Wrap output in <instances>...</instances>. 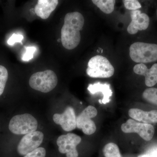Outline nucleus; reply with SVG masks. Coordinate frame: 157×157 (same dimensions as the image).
Listing matches in <instances>:
<instances>
[{
  "instance_id": "obj_1",
  "label": "nucleus",
  "mask_w": 157,
  "mask_h": 157,
  "mask_svg": "<svg viewBox=\"0 0 157 157\" xmlns=\"http://www.w3.org/2000/svg\"><path fill=\"white\" fill-rule=\"evenodd\" d=\"M84 24V17L79 12H70L66 14L61 30L62 44L66 49L72 50L79 44L80 31Z\"/></svg>"
},
{
  "instance_id": "obj_2",
  "label": "nucleus",
  "mask_w": 157,
  "mask_h": 157,
  "mask_svg": "<svg viewBox=\"0 0 157 157\" xmlns=\"http://www.w3.org/2000/svg\"><path fill=\"white\" fill-rule=\"evenodd\" d=\"M129 55L133 61L140 63L157 61V44L136 42L129 48Z\"/></svg>"
},
{
  "instance_id": "obj_3",
  "label": "nucleus",
  "mask_w": 157,
  "mask_h": 157,
  "mask_svg": "<svg viewBox=\"0 0 157 157\" xmlns=\"http://www.w3.org/2000/svg\"><path fill=\"white\" fill-rule=\"evenodd\" d=\"M86 71L92 78H107L113 75L114 68L107 58L97 55L90 59Z\"/></svg>"
},
{
  "instance_id": "obj_4",
  "label": "nucleus",
  "mask_w": 157,
  "mask_h": 157,
  "mask_svg": "<svg viewBox=\"0 0 157 157\" xmlns=\"http://www.w3.org/2000/svg\"><path fill=\"white\" fill-rule=\"evenodd\" d=\"M57 83L56 75L51 70L35 73L31 76L29 81L31 88L45 93L49 92L53 90Z\"/></svg>"
},
{
  "instance_id": "obj_5",
  "label": "nucleus",
  "mask_w": 157,
  "mask_h": 157,
  "mask_svg": "<svg viewBox=\"0 0 157 157\" xmlns=\"http://www.w3.org/2000/svg\"><path fill=\"white\" fill-rule=\"evenodd\" d=\"M37 120L29 113L13 117L10 121L9 129L15 135H27L36 132L38 128Z\"/></svg>"
},
{
  "instance_id": "obj_6",
  "label": "nucleus",
  "mask_w": 157,
  "mask_h": 157,
  "mask_svg": "<svg viewBox=\"0 0 157 157\" xmlns=\"http://www.w3.org/2000/svg\"><path fill=\"white\" fill-rule=\"evenodd\" d=\"M121 129L125 133H137L146 141L151 140L155 134L154 127L151 124L142 123L131 119L123 124Z\"/></svg>"
},
{
  "instance_id": "obj_7",
  "label": "nucleus",
  "mask_w": 157,
  "mask_h": 157,
  "mask_svg": "<svg viewBox=\"0 0 157 157\" xmlns=\"http://www.w3.org/2000/svg\"><path fill=\"white\" fill-rule=\"evenodd\" d=\"M81 138L73 133L60 136L57 140V144L61 153L66 154L67 157H78L76 147L81 142Z\"/></svg>"
},
{
  "instance_id": "obj_8",
  "label": "nucleus",
  "mask_w": 157,
  "mask_h": 157,
  "mask_svg": "<svg viewBox=\"0 0 157 157\" xmlns=\"http://www.w3.org/2000/svg\"><path fill=\"white\" fill-rule=\"evenodd\" d=\"M98 110L95 107L89 106L86 107L76 117V127L82 129L86 135H91L95 132L97 127L95 124L91 119L95 117L98 114Z\"/></svg>"
},
{
  "instance_id": "obj_9",
  "label": "nucleus",
  "mask_w": 157,
  "mask_h": 157,
  "mask_svg": "<svg viewBox=\"0 0 157 157\" xmlns=\"http://www.w3.org/2000/svg\"><path fill=\"white\" fill-rule=\"evenodd\" d=\"M43 138L44 135L40 131L25 135L18 144L17 152L21 155H25L38 148L42 143Z\"/></svg>"
},
{
  "instance_id": "obj_10",
  "label": "nucleus",
  "mask_w": 157,
  "mask_h": 157,
  "mask_svg": "<svg viewBox=\"0 0 157 157\" xmlns=\"http://www.w3.org/2000/svg\"><path fill=\"white\" fill-rule=\"evenodd\" d=\"M76 118L75 111L70 107H67L61 114L56 113L53 116L54 122L60 125L63 130L66 132H70L76 128Z\"/></svg>"
},
{
  "instance_id": "obj_11",
  "label": "nucleus",
  "mask_w": 157,
  "mask_h": 157,
  "mask_svg": "<svg viewBox=\"0 0 157 157\" xmlns=\"http://www.w3.org/2000/svg\"><path fill=\"white\" fill-rule=\"evenodd\" d=\"M131 16L132 21L127 28L129 34L135 35L138 31L145 30L148 27L150 18L147 14L137 10L131 11Z\"/></svg>"
},
{
  "instance_id": "obj_12",
  "label": "nucleus",
  "mask_w": 157,
  "mask_h": 157,
  "mask_svg": "<svg viewBox=\"0 0 157 157\" xmlns=\"http://www.w3.org/2000/svg\"><path fill=\"white\" fill-rule=\"evenodd\" d=\"M133 70L137 75L145 77V83L147 86L152 87L157 84V63L153 65L149 69L144 64H138L135 65Z\"/></svg>"
},
{
  "instance_id": "obj_13",
  "label": "nucleus",
  "mask_w": 157,
  "mask_h": 157,
  "mask_svg": "<svg viewBox=\"0 0 157 157\" xmlns=\"http://www.w3.org/2000/svg\"><path fill=\"white\" fill-rule=\"evenodd\" d=\"M128 114L139 122L150 124L157 123V110L144 111L137 108H132L129 109Z\"/></svg>"
},
{
  "instance_id": "obj_14",
  "label": "nucleus",
  "mask_w": 157,
  "mask_h": 157,
  "mask_svg": "<svg viewBox=\"0 0 157 157\" xmlns=\"http://www.w3.org/2000/svg\"><path fill=\"white\" fill-rule=\"evenodd\" d=\"M58 3V0H39L35 8V12L42 19H47L56 8Z\"/></svg>"
},
{
  "instance_id": "obj_15",
  "label": "nucleus",
  "mask_w": 157,
  "mask_h": 157,
  "mask_svg": "<svg viewBox=\"0 0 157 157\" xmlns=\"http://www.w3.org/2000/svg\"><path fill=\"white\" fill-rule=\"evenodd\" d=\"M87 90L92 94H95L97 93L102 92L104 95V98L101 102V104H106L109 103V98L112 96V91L110 89L109 84L107 83L101 84L98 82L94 84H90Z\"/></svg>"
},
{
  "instance_id": "obj_16",
  "label": "nucleus",
  "mask_w": 157,
  "mask_h": 157,
  "mask_svg": "<svg viewBox=\"0 0 157 157\" xmlns=\"http://www.w3.org/2000/svg\"><path fill=\"white\" fill-rule=\"evenodd\" d=\"M92 2L105 14H110L114 10L115 4L114 0H93Z\"/></svg>"
},
{
  "instance_id": "obj_17",
  "label": "nucleus",
  "mask_w": 157,
  "mask_h": 157,
  "mask_svg": "<svg viewBox=\"0 0 157 157\" xmlns=\"http://www.w3.org/2000/svg\"><path fill=\"white\" fill-rule=\"evenodd\" d=\"M103 152L105 157H122L118 147L115 143L107 144L104 147Z\"/></svg>"
},
{
  "instance_id": "obj_18",
  "label": "nucleus",
  "mask_w": 157,
  "mask_h": 157,
  "mask_svg": "<svg viewBox=\"0 0 157 157\" xmlns=\"http://www.w3.org/2000/svg\"><path fill=\"white\" fill-rule=\"evenodd\" d=\"M145 101L157 106V88H149L144 91L142 94Z\"/></svg>"
},
{
  "instance_id": "obj_19",
  "label": "nucleus",
  "mask_w": 157,
  "mask_h": 157,
  "mask_svg": "<svg viewBox=\"0 0 157 157\" xmlns=\"http://www.w3.org/2000/svg\"><path fill=\"white\" fill-rule=\"evenodd\" d=\"M8 72L4 66L0 65V96L2 94L8 78Z\"/></svg>"
},
{
  "instance_id": "obj_20",
  "label": "nucleus",
  "mask_w": 157,
  "mask_h": 157,
  "mask_svg": "<svg viewBox=\"0 0 157 157\" xmlns=\"http://www.w3.org/2000/svg\"><path fill=\"white\" fill-rule=\"evenodd\" d=\"M123 2L125 8L128 10L135 11L141 7L140 2L137 0H124Z\"/></svg>"
},
{
  "instance_id": "obj_21",
  "label": "nucleus",
  "mask_w": 157,
  "mask_h": 157,
  "mask_svg": "<svg viewBox=\"0 0 157 157\" xmlns=\"http://www.w3.org/2000/svg\"><path fill=\"white\" fill-rule=\"evenodd\" d=\"M36 48L34 46H28L26 47V52L24 54L22 58V60L24 61H29L33 59L34 53L36 51Z\"/></svg>"
},
{
  "instance_id": "obj_22",
  "label": "nucleus",
  "mask_w": 157,
  "mask_h": 157,
  "mask_svg": "<svg viewBox=\"0 0 157 157\" xmlns=\"http://www.w3.org/2000/svg\"><path fill=\"white\" fill-rule=\"evenodd\" d=\"M46 151L43 147H38L31 152L25 155L24 157H45Z\"/></svg>"
},
{
  "instance_id": "obj_23",
  "label": "nucleus",
  "mask_w": 157,
  "mask_h": 157,
  "mask_svg": "<svg viewBox=\"0 0 157 157\" xmlns=\"http://www.w3.org/2000/svg\"><path fill=\"white\" fill-rule=\"evenodd\" d=\"M23 38L22 35L14 34L8 40V43L9 45H13L15 42H21Z\"/></svg>"
},
{
  "instance_id": "obj_24",
  "label": "nucleus",
  "mask_w": 157,
  "mask_h": 157,
  "mask_svg": "<svg viewBox=\"0 0 157 157\" xmlns=\"http://www.w3.org/2000/svg\"><path fill=\"white\" fill-rule=\"evenodd\" d=\"M138 157H152L151 156L148 155H139V156H138Z\"/></svg>"
}]
</instances>
